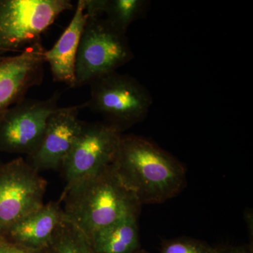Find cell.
<instances>
[{"label":"cell","mask_w":253,"mask_h":253,"mask_svg":"<svg viewBox=\"0 0 253 253\" xmlns=\"http://www.w3.org/2000/svg\"><path fill=\"white\" fill-rule=\"evenodd\" d=\"M44 253H95L89 240L63 216Z\"/></svg>","instance_id":"9a60e30c"},{"label":"cell","mask_w":253,"mask_h":253,"mask_svg":"<svg viewBox=\"0 0 253 253\" xmlns=\"http://www.w3.org/2000/svg\"><path fill=\"white\" fill-rule=\"evenodd\" d=\"M88 17H102L123 33L129 26L146 14L149 9L147 0H84Z\"/></svg>","instance_id":"5bb4252c"},{"label":"cell","mask_w":253,"mask_h":253,"mask_svg":"<svg viewBox=\"0 0 253 253\" xmlns=\"http://www.w3.org/2000/svg\"><path fill=\"white\" fill-rule=\"evenodd\" d=\"M61 92L44 100L26 99L8 110L0 119V150L12 154H34L39 148L48 120L59 106Z\"/></svg>","instance_id":"ba28073f"},{"label":"cell","mask_w":253,"mask_h":253,"mask_svg":"<svg viewBox=\"0 0 253 253\" xmlns=\"http://www.w3.org/2000/svg\"><path fill=\"white\" fill-rule=\"evenodd\" d=\"M86 102L76 106L59 107L48 120L39 148L28 157V163L38 172L57 170L72 149L81 132L83 122L79 118Z\"/></svg>","instance_id":"9c48e42d"},{"label":"cell","mask_w":253,"mask_h":253,"mask_svg":"<svg viewBox=\"0 0 253 253\" xmlns=\"http://www.w3.org/2000/svg\"><path fill=\"white\" fill-rule=\"evenodd\" d=\"M47 181L27 161L0 165V236L44 205Z\"/></svg>","instance_id":"8992f818"},{"label":"cell","mask_w":253,"mask_h":253,"mask_svg":"<svg viewBox=\"0 0 253 253\" xmlns=\"http://www.w3.org/2000/svg\"><path fill=\"white\" fill-rule=\"evenodd\" d=\"M63 218L61 204L51 201L18 221L3 237L26 249L44 251Z\"/></svg>","instance_id":"7c38bea8"},{"label":"cell","mask_w":253,"mask_h":253,"mask_svg":"<svg viewBox=\"0 0 253 253\" xmlns=\"http://www.w3.org/2000/svg\"><path fill=\"white\" fill-rule=\"evenodd\" d=\"M138 217L120 219L89 239L95 253H134L141 249Z\"/></svg>","instance_id":"4fadbf2b"},{"label":"cell","mask_w":253,"mask_h":253,"mask_svg":"<svg viewBox=\"0 0 253 253\" xmlns=\"http://www.w3.org/2000/svg\"><path fill=\"white\" fill-rule=\"evenodd\" d=\"M149 253V252H147V251H145V250L144 249H140V250H139V251H136V253Z\"/></svg>","instance_id":"d6986e66"},{"label":"cell","mask_w":253,"mask_h":253,"mask_svg":"<svg viewBox=\"0 0 253 253\" xmlns=\"http://www.w3.org/2000/svg\"><path fill=\"white\" fill-rule=\"evenodd\" d=\"M86 108L101 115L106 123L123 132L144 121L152 106L151 93L135 78L114 71L90 84Z\"/></svg>","instance_id":"3957f363"},{"label":"cell","mask_w":253,"mask_h":253,"mask_svg":"<svg viewBox=\"0 0 253 253\" xmlns=\"http://www.w3.org/2000/svg\"><path fill=\"white\" fill-rule=\"evenodd\" d=\"M134 58L126 33L102 17H88L76 63L73 88L89 84L96 78L117 71Z\"/></svg>","instance_id":"277c9868"},{"label":"cell","mask_w":253,"mask_h":253,"mask_svg":"<svg viewBox=\"0 0 253 253\" xmlns=\"http://www.w3.org/2000/svg\"><path fill=\"white\" fill-rule=\"evenodd\" d=\"M63 216L89 240L96 231L124 218L139 217L140 204L113 165L63 191Z\"/></svg>","instance_id":"7a4b0ae2"},{"label":"cell","mask_w":253,"mask_h":253,"mask_svg":"<svg viewBox=\"0 0 253 253\" xmlns=\"http://www.w3.org/2000/svg\"><path fill=\"white\" fill-rule=\"evenodd\" d=\"M113 165L141 205L166 202L177 196L186 185L183 165L142 136L122 135Z\"/></svg>","instance_id":"6da1fadb"},{"label":"cell","mask_w":253,"mask_h":253,"mask_svg":"<svg viewBox=\"0 0 253 253\" xmlns=\"http://www.w3.org/2000/svg\"><path fill=\"white\" fill-rule=\"evenodd\" d=\"M159 253H217V249L200 240L179 237L163 241Z\"/></svg>","instance_id":"2e32d148"},{"label":"cell","mask_w":253,"mask_h":253,"mask_svg":"<svg viewBox=\"0 0 253 253\" xmlns=\"http://www.w3.org/2000/svg\"><path fill=\"white\" fill-rule=\"evenodd\" d=\"M217 253H253L250 246H238L217 249Z\"/></svg>","instance_id":"ac0fdd59"},{"label":"cell","mask_w":253,"mask_h":253,"mask_svg":"<svg viewBox=\"0 0 253 253\" xmlns=\"http://www.w3.org/2000/svg\"><path fill=\"white\" fill-rule=\"evenodd\" d=\"M0 253H44V251H37L26 249L22 246L10 242L0 236Z\"/></svg>","instance_id":"e0dca14e"},{"label":"cell","mask_w":253,"mask_h":253,"mask_svg":"<svg viewBox=\"0 0 253 253\" xmlns=\"http://www.w3.org/2000/svg\"><path fill=\"white\" fill-rule=\"evenodd\" d=\"M122 135L121 131L107 123L83 122L61 167L66 181L63 191L112 165Z\"/></svg>","instance_id":"52a82bcc"},{"label":"cell","mask_w":253,"mask_h":253,"mask_svg":"<svg viewBox=\"0 0 253 253\" xmlns=\"http://www.w3.org/2000/svg\"><path fill=\"white\" fill-rule=\"evenodd\" d=\"M70 0H0V51H21L41 41Z\"/></svg>","instance_id":"5b68a950"},{"label":"cell","mask_w":253,"mask_h":253,"mask_svg":"<svg viewBox=\"0 0 253 253\" xmlns=\"http://www.w3.org/2000/svg\"><path fill=\"white\" fill-rule=\"evenodd\" d=\"M44 46L42 41L11 56H0V119L6 111L26 98L44 78Z\"/></svg>","instance_id":"30bf717a"},{"label":"cell","mask_w":253,"mask_h":253,"mask_svg":"<svg viewBox=\"0 0 253 253\" xmlns=\"http://www.w3.org/2000/svg\"><path fill=\"white\" fill-rule=\"evenodd\" d=\"M87 18L84 0H78L68 27L54 45L44 52L54 81L64 83L69 88L74 86L78 48Z\"/></svg>","instance_id":"8fae6325"}]
</instances>
